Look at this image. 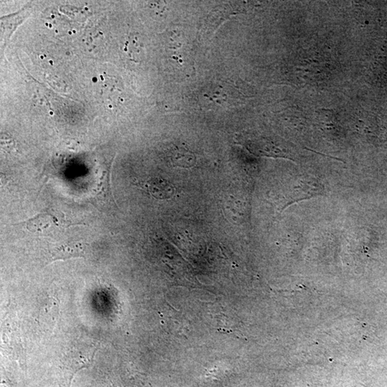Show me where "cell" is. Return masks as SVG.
<instances>
[{
	"label": "cell",
	"instance_id": "1",
	"mask_svg": "<svg viewBox=\"0 0 387 387\" xmlns=\"http://www.w3.org/2000/svg\"><path fill=\"white\" fill-rule=\"evenodd\" d=\"M74 225L82 223H73L65 219V215L55 209H50L41 211L25 222L26 229L31 232L42 233L51 228H68Z\"/></svg>",
	"mask_w": 387,
	"mask_h": 387
},
{
	"label": "cell",
	"instance_id": "2",
	"mask_svg": "<svg viewBox=\"0 0 387 387\" xmlns=\"http://www.w3.org/2000/svg\"><path fill=\"white\" fill-rule=\"evenodd\" d=\"M89 244L72 242L57 246L51 251V261H66L71 258L85 257Z\"/></svg>",
	"mask_w": 387,
	"mask_h": 387
},
{
	"label": "cell",
	"instance_id": "3",
	"mask_svg": "<svg viewBox=\"0 0 387 387\" xmlns=\"http://www.w3.org/2000/svg\"><path fill=\"white\" fill-rule=\"evenodd\" d=\"M145 188L153 197L156 198L166 197L169 190L167 183L159 179H152L146 182Z\"/></svg>",
	"mask_w": 387,
	"mask_h": 387
}]
</instances>
